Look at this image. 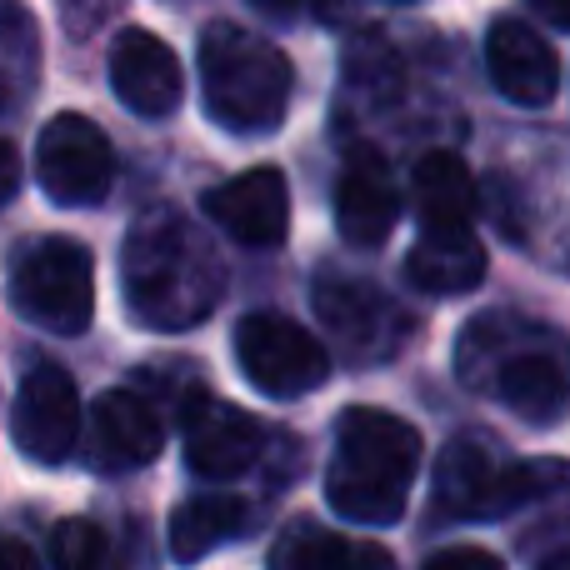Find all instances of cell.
<instances>
[{
    "label": "cell",
    "instance_id": "obj_13",
    "mask_svg": "<svg viewBox=\"0 0 570 570\" xmlns=\"http://www.w3.org/2000/svg\"><path fill=\"white\" fill-rule=\"evenodd\" d=\"M206 216L230 240L256 250H276L291 230V186L276 166H256L206 190Z\"/></svg>",
    "mask_w": 570,
    "mask_h": 570
},
{
    "label": "cell",
    "instance_id": "obj_23",
    "mask_svg": "<svg viewBox=\"0 0 570 570\" xmlns=\"http://www.w3.org/2000/svg\"><path fill=\"white\" fill-rule=\"evenodd\" d=\"M50 561L56 570H126L120 546L96 521H60L50 531Z\"/></svg>",
    "mask_w": 570,
    "mask_h": 570
},
{
    "label": "cell",
    "instance_id": "obj_9",
    "mask_svg": "<svg viewBox=\"0 0 570 570\" xmlns=\"http://www.w3.org/2000/svg\"><path fill=\"white\" fill-rule=\"evenodd\" d=\"M311 301H315V315H321L325 331L341 341L345 355L385 361V355L405 341V315L395 311V301L355 276H321Z\"/></svg>",
    "mask_w": 570,
    "mask_h": 570
},
{
    "label": "cell",
    "instance_id": "obj_21",
    "mask_svg": "<svg viewBox=\"0 0 570 570\" xmlns=\"http://www.w3.org/2000/svg\"><path fill=\"white\" fill-rule=\"evenodd\" d=\"M535 325L515 321V315H475L461 335V351H455V365H461L465 385H485L495 375V365H505L511 355L531 351Z\"/></svg>",
    "mask_w": 570,
    "mask_h": 570
},
{
    "label": "cell",
    "instance_id": "obj_17",
    "mask_svg": "<svg viewBox=\"0 0 570 570\" xmlns=\"http://www.w3.org/2000/svg\"><path fill=\"white\" fill-rule=\"evenodd\" d=\"M495 395L511 415H521L525 425H561L566 415V371L551 351H521L505 365H495ZM485 381V385H491Z\"/></svg>",
    "mask_w": 570,
    "mask_h": 570
},
{
    "label": "cell",
    "instance_id": "obj_14",
    "mask_svg": "<svg viewBox=\"0 0 570 570\" xmlns=\"http://www.w3.org/2000/svg\"><path fill=\"white\" fill-rule=\"evenodd\" d=\"M160 445H166V431L146 395L106 391L90 405V465L96 471H140L160 455Z\"/></svg>",
    "mask_w": 570,
    "mask_h": 570
},
{
    "label": "cell",
    "instance_id": "obj_1",
    "mask_svg": "<svg viewBox=\"0 0 570 570\" xmlns=\"http://www.w3.org/2000/svg\"><path fill=\"white\" fill-rule=\"evenodd\" d=\"M120 281H126V305L140 325L190 331L216 311L226 271L210 240L196 230V220L180 216L176 206H150L126 230Z\"/></svg>",
    "mask_w": 570,
    "mask_h": 570
},
{
    "label": "cell",
    "instance_id": "obj_8",
    "mask_svg": "<svg viewBox=\"0 0 570 570\" xmlns=\"http://www.w3.org/2000/svg\"><path fill=\"white\" fill-rule=\"evenodd\" d=\"M10 441L26 461L60 465L80 441V395L76 381L56 365H36L10 401Z\"/></svg>",
    "mask_w": 570,
    "mask_h": 570
},
{
    "label": "cell",
    "instance_id": "obj_15",
    "mask_svg": "<svg viewBox=\"0 0 570 570\" xmlns=\"http://www.w3.org/2000/svg\"><path fill=\"white\" fill-rule=\"evenodd\" d=\"M501 471L505 465L475 435L451 441L435 461L431 511L445 515V521H491V515H501Z\"/></svg>",
    "mask_w": 570,
    "mask_h": 570
},
{
    "label": "cell",
    "instance_id": "obj_10",
    "mask_svg": "<svg viewBox=\"0 0 570 570\" xmlns=\"http://www.w3.org/2000/svg\"><path fill=\"white\" fill-rule=\"evenodd\" d=\"M335 226L355 250H381L401 226V186L381 150L355 146L345 156L341 186H335Z\"/></svg>",
    "mask_w": 570,
    "mask_h": 570
},
{
    "label": "cell",
    "instance_id": "obj_16",
    "mask_svg": "<svg viewBox=\"0 0 570 570\" xmlns=\"http://www.w3.org/2000/svg\"><path fill=\"white\" fill-rule=\"evenodd\" d=\"M405 281L425 295H465L485 281V246L475 230H421L405 256Z\"/></svg>",
    "mask_w": 570,
    "mask_h": 570
},
{
    "label": "cell",
    "instance_id": "obj_22",
    "mask_svg": "<svg viewBox=\"0 0 570 570\" xmlns=\"http://www.w3.org/2000/svg\"><path fill=\"white\" fill-rule=\"evenodd\" d=\"M40 76V40L36 20L20 6H0V106L26 100Z\"/></svg>",
    "mask_w": 570,
    "mask_h": 570
},
{
    "label": "cell",
    "instance_id": "obj_3",
    "mask_svg": "<svg viewBox=\"0 0 570 570\" xmlns=\"http://www.w3.org/2000/svg\"><path fill=\"white\" fill-rule=\"evenodd\" d=\"M295 96L291 56L276 40L216 20L200 36V100L206 116L230 136H271Z\"/></svg>",
    "mask_w": 570,
    "mask_h": 570
},
{
    "label": "cell",
    "instance_id": "obj_4",
    "mask_svg": "<svg viewBox=\"0 0 570 570\" xmlns=\"http://www.w3.org/2000/svg\"><path fill=\"white\" fill-rule=\"evenodd\" d=\"M10 305L50 335H80L96 315V261L76 236H40L10 266Z\"/></svg>",
    "mask_w": 570,
    "mask_h": 570
},
{
    "label": "cell",
    "instance_id": "obj_20",
    "mask_svg": "<svg viewBox=\"0 0 570 570\" xmlns=\"http://www.w3.org/2000/svg\"><path fill=\"white\" fill-rule=\"evenodd\" d=\"M271 570H395L391 551L371 541H351L341 531H325V525H291L271 551Z\"/></svg>",
    "mask_w": 570,
    "mask_h": 570
},
{
    "label": "cell",
    "instance_id": "obj_24",
    "mask_svg": "<svg viewBox=\"0 0 570 570\" xmlns=\"http://www.w3.org/2000/svg\"><path fill=\"white\" fill-rule=\"evenodd\" d=\"M425 570H505V561L485 546H451V551H435Z\"/></svg>",
    "mask_w": 570,
    "mask_h": 570
},
{
    "label": "cell",
    "instance_id": "obj_26",
    "mask_svg": "<svg viewBox=\"0 0 570 570\" xmlns=\"http://www.w3.org/2000/svg\"><path fill=\"white\" fill-rule=\"evenodd\" d=\"M0 570H46L36 561V551H30L26 541H16V535H0Z\"/></svg>",
    "mask_w": 570,
    "mask_h": 570
},
{
    "label": "cell",
    "instance_id": "obj_12",
    "mask_svg": "<svg viewBox=\"0 0 570 570\" xmlns=\"http://www.w3.org/2000/svg\"><path fill=\"white\" fill-rule=\"evenodd\" d=\"M110 90L126 110L146 120H166L186 96L180 80V60L156 30L130 26L110 40Z\"/></svg>",
    "mask_w": 570,
    "mask_h": 570
},
{
    "label": "cell",
    "instance_id": "obj_19",
    "mask_svg": "<svg viewBox=\"0 0 570 570\" xmlns=\"http://www.w3.org/2000/svg\"><path fill=\"white\" fill-rule=\"evenodd\" d=\"M246 531H250V505L240 501V495L206 491V495H190V501L176 505L166 541L180 566H196L200 556L220 551V546H230Z\"/></svg>",
    "mask_w": 570,
    "mask_h": 570
},
{
    "label": "cell",
    "instance_id": "obj_5",
    "mask_svg": "<svg viewBox=\"0 0 570 570\" xmlns=\"http://www.w3.org/2000/svg\"><path fill=\"white\" fill-rule=\"evenodd\" d=\"M236 365L271 401H295L331 381V351L301 321L276 311H256L236 325Z\"/></svg>",
    "mask_w": 570,
    "mask_h": 570
},
{
    "label": "cell",
    "instance_id": "obj_7",
    "mask_svg": "<svg viewBox=\"0 0 570 570\" xmlns=\"http://www.w3.org/2000/svg\"><path fill=\"white\" fill-rule=\"evenodd\" d=\"M180 431H186V465L200 481H236L266 451V425L250 411L220 401L210 391H190L180 405Z\"/></svg>",
    "mask_w": 570,
    "mask_h": 570
},
{
    "label": "cell",
    "instance_id": "obj_18",
    "mask_svg": "<svg viewBox=\"0 0 570 570\" xmlns=\"http://www.w3.org/2000/svg\"><path fill=\"white\" fill-rule=\"evenodd\" d=\"M411 196H415V216L421 230H471V216L481 206L471 170L461 156L451 150H431L411 176Z\"/></svg>",
    "mask_w": 570,
    "mask_h": 570
},
{
    "label": "cell",
    "instance_id": "obj_2",
    "mask_svg": "<svg viewBox=\"0 0 570 570\" xmlns=\"http://www.w3.org/2000/svg\"><path fill=\"white\" fill-rule=\"evenodd\" d=\"M421 465V431L391 411L351 405L335 421V455L325 471V501L341 521L395 525L411 501Z\"/></svg>",
    "mask_w": 570,
    "mask_h": 570
},
{
    "label": "cell",
    "instance_id": "obj_11",
    "mask_svg": "<svg viewBox=\"0 0 570 570\" xmlns=\"http://www.w3.org/2000/svg\"><path fill=\"white\" fill-rule=\"evenodd\" d=\"M485 66L511 106L541 110L561 96V56L556 46L521 16H501L485 36Z\"/></svg>",
    "mask_w": 570,
    "mask_h": 570
},
{
    "label": "cell",
    "instance_id": "obj_6",
    "mask_svg": "<svg viewBox=\"0 0 570 570\" xmlns=\"http://www.w3.org/2000/svg\"><path fill=\"white\" fill-rule=\"evenodd\" d=\"M36 180L56 206H96L116 180V150L106 130L80 110H60L36 140Z\"/></svg>",
    "mask_w": 570,
    "mask_h": 570
},
{
    "label": "cell",
    "instance_id": "obj_25",
    "mask_svg": "<svg viewBox=\"0 0 570 570\" xmlns=\"http://www.w3.org/2000/svg\"><path fill=\"white\" fill-rule=\"evenodd\" d=\"M16 190H20V150L0 136V206H6Z\"/></svg>",
    "mask_w": 570,
    "mask_h": 570
}]
</instances>
